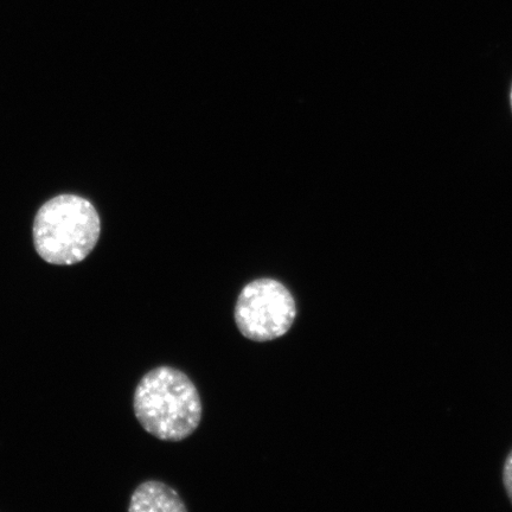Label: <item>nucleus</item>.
I'll list each match as a JSON object with an SVG mask.
<instances>
[{"label":"nucleus","instance_id":"4","mask_svg":"<svg viewBox=\"0 0 512 512\" xmlns=\"http://www.w3.org/2000/svg\"><path fill=\"white\" fill-rule=\"evenodd\" d=\"M131 512H187L183 499L175 489L157 480L140 484L131 497Z\"/></svg>","mask_w":512,"mask_h":512},{"label":"nucleus","instance_id":"2","mask_svg":"<svg viewBox=\"0 0 512 512\" xmlns=\"http://www.w3.org/2000/svg\"><path fill=\"white\" fill-rule=\"evenodd\" d=\"M100 234V216L93 204L86 198L67 194L44 203L32 228L37 254L57 266H72L85 260Z\"/></svg>","mask_w":512,"mask_h":512},{"label":"nucleus","instance_id":"3","mask_svg":"<svg viewBox=\"0 0 512 512\" xmlns=\"http://www.w3.org/2000/svg\"><path fill=\"white\" fill-rule=\"evenodd\" d=\"M234 318L243 337L253 342H271L291 330L297 318L296 299L280 281L256 279L242 288Z\"/></svg>","mask_w":512,"mask_h":512},{"label":"nucleus","instance_id":"5","mask_svg":"<svg viewBox=\"0 0 512 512\" xmlns=\"http://www.w3.org/2000/svg\"><path fill=\"white\" fill-rule=\"evenodd\" d=\"M503 484L512 504V450L508 454L507 459H505L503 467Z\"/></svg>","mask_w":512,"mask_h":512},{"label":"nucleus","instance_id":"6","mask_svg":"<svg viewBox=\"0 0 512 512\" xmlns=\"http://www.w3.org/2000/svg\"><path fill=\"white\" fill-rule=\"evenodd\" d=\"M510 100H511V110H512V88H511Z\"/></svg>","mask_w":512,"mask_h":512},{"label":"nucleus","instance_id":"1","mask_svg":"<svg viewBox=\"0 0 512 512\" xmlns=\"http://www.w3.org/2000/svg\"><path fill=\"white\" fill-rule=\"evenodd\" d=\"M133 408L147 433L171 443L191 437L203 413L195 383L183 371L166 366L143 376L134 392Z\"/></svg>","mask_w":512,"mask_h":512}]
</instances>
